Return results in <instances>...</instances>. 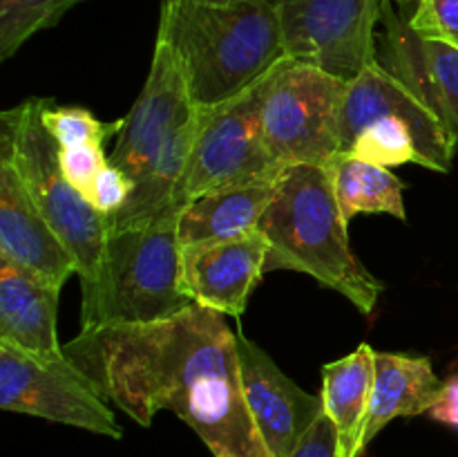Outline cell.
<instances>
[{"label": "cell", "mask_w": 458, "mask_h": 457, "mask_svg": "<svg viewBox=\"0 0 458 457\" xmlns=\"http://www.w3.org/2000/svg\"><path fill=\"white\" fill-rule=\"evenodd\" d=\"M63 352L143 428L170 410L213 457H271L246 406L235 332L222 312L192 303L165 321L89 327Z\"/></svg>", "instance_id": "1"}, {"label": "cell", "mask_w": 458, "mask_h": 457, "mask_svg": "<svg viewBox=\"0 0 458 457\" xmlns=\"http://www.w3.org/2000/svg\"><path fill=\"white\" fill-rule=\"evenodd\" d=\"M157 39L168 45L195 108L235 99L289 56L273 0H164Z\"/></svg>", "instance_id": "2"}, {"label": "cell", "mask_w": 458, "mask_h": 457, "mask_svg": "<svg viewBox=\"0 0 458 457\" xmlns=\"http://www.w3.org/2000/svg\"><path fill=\"white\" fill-rule=\"evenodd\" d=\"M258 228L268 242L267 272L309 273L352 300L362 314L374 312L385 287L352 251L347 222L325 166L284 168Z\"/></svg>", "instance_id": "3"}, {"label": "cell", "mask_w": 458, "mask_h": 457, "mask_svg": "<svg viewBox=\"0 0 458 457\" xmlns=\"http://www.w3.org/2000/svg\"><path fill=\"white\" fill-rule=\"evenodd\" d=\"M179 215L141 228L107 233L101 264L83 287L81 330L146 325L191 307L182 282Z\"/></svg>", "instance_id": "4"}, {"label": "cell", "mask_w": 458, "mask_h": 457, "mask_svg": "<svg viewBox=\"0 0 458 457\" xmlns=\"http://www.w3.org/2000/svg\"><path fill=\"white\" fill-rule=\"evenodd\" d=\"M52 99H27L0 115V157L16 166L31 200L76 260L81 287L94 280L107 240L106 215L61 170V143L45 128Z\"/></svg>", "instance_id": "5"}, {"label": "cell", "mask_w": 458, "mask_h": 457, "mask_svg": "<svg viewBox=\"0 0 458 457\" xmlns=\"http://www.w3.org/2000/svg\"><path fill=\"white\" fill-rule=\"evenodd\" d=\"M349 81L316 63L286 56L262 85V130L284 168L327 166L343 152L340 115Z\"/></svg>", "instance_id": "6"}, {"label": "cell", "mask_w": 458, "mask_h": 457, "mask_svg": "<svg viewBox=\"0 0 458 457\" xmlns=\"http://www.w3.org/2000/svg\"><path fill=\"white\" fill-rule=\"evenodd\" d=\"M264 79L235 99L197 108L195 142L183 177V206L219 188L282 175L284 166L271 155L262 130Z\"/></svg>", "instance_id": "7"}, {"label": "cell", "mask_w": 458, "mask_h": 457, "mask_svg": "<svg viewBox=\"0 0 458 457\" xmlns=\"http://www.w3.org/2000/svg\"><path fill=\"white\" fill-rule=\"evenodd\" d=\"M0 408L110 439L123 437L107 399L70 358L47 363L7 343H0Z\"/></svg>", "instance_id": "8"}, {"label": "cell", "mask_w": 458, "mask_h": 457, "mask_svg": "<svg viewBox=\"0 0 458 457\" xmlns=\"http://www.w3.org/2000/svg\"><path fill=\"white\" fill-rule=\"evenodd\" d=\"M289 58L352 81L378 61L376 25L383 0H273Z\"/></svg>", "instance_id": "9"}, {"label": "cell", "mask_w": 458, "mask_h": 457, "mask_svg": "<svg viewBox=\"0 0 458 457\" xmlns=\"http://www.w3.org/2000/svg\"><path fill=\"white\" fill-rule=\"evenodd\" d=\"M380 116L405 119L414 133L425 168L450 173L458 146L456 134L383 63L374 61L347 85L343 115H340L343 152L352 146L365 125Z\"/></svg>", "instance_id": "10"}, {"label": "cell", "mask_w": 458, "mask_h": 457, "mask_svg": "<svg viewBox=\"0 0 458 457\" xmlns=\"http://www.w3.org/2000/svg\"><path fill=\"white\" fill-rule=\"evenodd\" d=\"M195 112L177 61L168 45L157 39L146 85L132 110L123 116V128L116 134L114 151L107 160L130 179H137L170 134L186 125Z\"/></svg>", "instance_id": "11"}, {"label": "cell", "mask_w": 458, "mask_h": 457, "mask_svg": "<svg viewBox=\"0 0 458 457\" xmlns=\"http://www.w3.org/2000/svg\"><path fill=\"white\" fill-rule=\"evenodd\" d=\"M242 390L271 457H289L322 415V394L304 392L264 349L235 332Z\"/></svg>", "instance_id": "12"}, {"label": "cell", "mask_w": 458, "mask_h": 457, "mask_svg": "<svg viewBox=\"0 0 458 457\" xmlns=\"http://www.w3.org/2000/svg\"><path fill=\"white\" fill-rule=\"evenodd\" d=\"M268 242L259 228L219 242L182 246V282L192 303L242 316L267 273Z\"/></svg>", "instance_id": "13"}, {"label": "cell", "mask_w": 458, "mask_h": 457, "mask_svg": "<svg viewBox=\"0 0 458 457\" xmlns=\"http://www.w3.org/2000/svg\"><path fill=\"white\" fill-rule=\"evenodd\" d=\"M387 70L401 79L458 137V45L425 39L383 0Z\"/></svg>", "instance_id": "14"}, {"label": "cell", "mask_w": 458, "mask_h": 457, "mask_svg": "<svg viewBox=\"0 0 458 457\" xmlns=\"http://www.w3.org/2000/svg\"><path fill=\"white\" fill-rule=\"evenodd\" d=\"M0 255L63 287L76 260L31 200L16 166L0 157Z\"/></svg>", "instance_id": "15"}, {"label": "cell", "mask_w": 458, "mask_h": 457, "mask_svg": "<svg viewBox=\"0 0 458 457\" xmlns=\"http://www.w3.org/2000/svg\"><path fill=\"white\" fill-rule=\"evenodd\" d=\"M58 291L61 287L0 255V343L40 361H67L56 332Z\"/></svg>", "instance_id": "16"}, {"label": "cell", "mask_w": 458, "mask_h": 457, "mask_svg": "<svg viewBox=\"0 0 458 457\" xmlns=\"http://www.w3.org/2000/svg\"><path fill=\"white\" fill-rule=\"evenodd\" d=\"M197 112L186 125L173 133L155 160L134 179L132 193L114 215L106 218L107 233L141 228L183 211V177L195 142Z\"/></svg>", "instance_id": "17"}, {"label": "cell", "mask_w": 458, "mask_h": 457, "mask_svg": "<svg viewBox=\"0 0 458 457\" xmlns=\"http://www.w3.org/2000/svg\"><path fill=\"white\" fill-rule=\"evenodd\" d=\"M443 384L428 357L376 352L374 385L367 410L362 448L396 417H416L429 412L441 394Z\"/></svg>", "instance_id": "18"}, {"label": "cell", "mask_w": 458, "mask_h": 457, "mask_svg": "<svg viewBox=\"0 0 458 457\" xmlns=\"http://www.w3.org/2000/svg\"><path fill=\"white\" fill-rule=\"evenodd\" d=\"M280 177L219 188V191L206 193L188 202L179 213V245L188 246L199 245V242L231 240V237L255 231L264 211L268 209L276 195Z\"/></svg>", "instance_id": "19"}, {"label": "cell", "mask_w": 458, "mask_h": 457, "mask_svg": "<svg viewBox=\"0 0 458 457\" xmlns=\"http://www.w3.org/2000/svg\"><path fill=\"white\" fill-rule=\"evenodd\" d=\"M376 349L362 343L347 357L322 367V403L338 430L340 457H360L362 430L369 410Z\"/></svg>", "instance_id": "20"}, {"label": "cell", "mask_w": 458, "mask_h": 457, "mask_svg": "<svg viewBox=\"0 0 458 457\" xmlns=\"http://www.w3.org/2000/svg\"><path fill=\"white\" fill-rule=\"evenodd\" d=\"M334 195L344 222H352L358 213H387L398 220H405V202L403 191L405 184L389 168L369 164L349 152H338L329 164Z\"/></svg>", "instance_id": "21"}, {"label": "cell", "mask_w": 458, "mask_h": 457, "mask_svg": "<svg viewBox=\"0 0 458 457\" xmlns=\"http://www.w3.org/2000/svg\"><path fill=\"white\" fill-rule=\"evenodd\" d=\"M85 0H0V61L12 58L38 31L58 25Z\"/></svg>", "instance_id": "22"}, {"label": "cell", "mask_w": 458, "mask_h": 457, "mask_svg": "<svg viewBox=\"0 0 458 457\" xmlns=\"http://www.w3.org/2000/svg\"><path fill=\"white\" fill-rule=\"evenodd\" d=\"M344 152L369 164L385 166V168L407 164V161L423 166L414 133L401 116H380L371 121L358 133V137Z\"/></svg>", "instance_id": "23"}, {"label": "cell", "mask_w": 458, "mask_h": 457, "mask_svg": "<svg viewBox=\"0 0 458 457\" xmlns=\"http://www.w3.org/2000/svg\"><path fill=\"white\" fill-rule=\"evenodd\" d=\"M52 103L45 108L43 121L45 128L61 143V148L103 143L107 137L119 134L121 128H123V119L103 124L92 112L83 110V108H58L52 106Z\"/></svg>", "instance_id": "24"}, {"label": "cell", "mask_w": 458, "mask_h": 457, "mask_svg": "<svg viewBox=\"0 0 458 457\" xmlns=\"http://www.w3.org/2000/svg\"><path fill=\"white\" fill-rule=\"evenodd\" d=\"M407 22L419 36L458 45V0H416Z\"/></svg>", "instance_id": "25"}, {"label": "cell", "mask_w": 458, "mask_h": 457, "mask_svg": "<svg viewBox=\"0 0 458 457\" xmlns=\"http://www.w3.org/2000/svg\"><path fill=\"white\" fill-rule=\"evenodd\" d=\"M107 164V157L103 152V143H85V146H67L61 148V170L67 182L89 197L92 184L103 166Z\"/></svg>", "instance_id": "26"}, {"label": "cell", "mask_w": 458, "mask_h": 457, "mask_svg": "<svg viewBox=\"0 0 458 457\" xmlns=\"http://www.w3.org/2000/svg\"><path fill=\"white\" fill-rule=\"evenodd\" d=\"M132 186L134 179H130L123 170L112 166L110 160H107V164L103 166L101 173L94 179L88 200L92 202V206L98 213L110 218L125 204L128 195L132 193Z\"/></svg>", "instance_id": "27"}, {"label": "cell", "mask_w": 458, "mask_h": 457, "mask_svg": "<svg viewBox=\"0 0 458 457\" xmlns=\"http://www.w3.org/2000/svg\"><path fill=\"white\" fill-rule=\"evenodd\" d=\"M289 457H340L338 430L325 410L313 421L311 428L300 439V444Z\"/></svg>", "instance_id": "28"}, {"label": "cell", "mask_w": 458, "mask_h": 457, "mask_svg": "<svg viewBox=\"0 0 458 457\" xmlns=\"http://www.w3.org/2000/svg\"><path fill=\"white\" fill-rule=\"evenodd\" d=\"M428 415L434 421H441V424L458 430V375L443 384L441 394H438L437 403L429 408Z\"/></svg>", "instance_id": "29"}, {"label": "cell", "mask_w": 458, "mask_h": 457, "mask_svg": "<svg viewBox=\"0 0 458 457\" xmlns=\"http://www.w3.org/2000/svg\"><path fill=\"white\" fill-rule=\"evenodd\" d=\"M208 3H235V0H208Z\"/></svg>", "instance_id": "30"}, {"label": "cell", "mask_w": 458, "mask_h": 457, "mask_svg": "<svg viewBox=\"0 0 458 457\" xmlns=\"http://www.w3.org/2000/svg\"><path fill=\"white\" fill-rule=\"evenodd\" d=\"M396 3H410V0H396Z\"/></svg>", "instance_id": "31"}]
</instances>
